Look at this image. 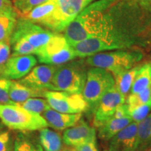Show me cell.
I'll return each instance as SVG.
<instances>
[{
  "mask_svg": "<svg viewBox=\"0 0 151 151\" xmlns=\"http://www.w3.org/2000/svg\"><path fill=\"white\" fill-rule=\"evenodd\" d=\"M112 0H97L87 6L64 30V36L69 44L97 36L99 24L106 9Z\"/></svg>",
  "mask_w": 151,
  "mask_h": 151,
  "instance_id": "cell-1",
  "label": "cell"
},
{
  "mask_svg": "<svg viewBox=\"0 0 151 151\" xmlns=\"http://www.w3.org/2000/svg\"><path fill=\"white\" fill-rule=\"evenodd\" d=\"M87 66L83 58L56 66L52 80V91L82 94L88 70Z\"/></svg>",
  "mask_w": 151,
  "mask_h": 151,
  "instance_id": "cell-2",
  "label": "cell"
},
{
  "mask_svg": "<svg viewBox=\"0 0 151 151\" xmlns=\"http://www.w3.org/2000/svg\"><path fill=\"white\" fill-rule=\"evenodd\" d=\"M143 58V54L140 50L122 49L94 54L88 57L86 62L90 67L106 69L114 76L132 69Z\"/></svg>",
  "mask_w": 151,
  "mask_h": 151,
  "instance_id": "cell-3",
  "label": "cell"
},
{
  "mask_svg": "<svg viewBox=\"0 0 151 151\" xmlns=\"http://www.w3.org/2000/svg\"><path fill=\"white\" fill-rule=\"evenodd\" d=\"M0 120L10 129L29 132L48 127L41 115L30 112L15 104L0 105Z\"/></svg>",
  "mask_w": 151,
  "mask_h": 151,
  "instance_id": "cell-4",
  "label": "cell"
},
{
  "mask_svg": "<svg viewBox=\"0 0 151 151\" xmlns=\"http://www.w3.org/2000/svg\"><path fill=\"white\" fill-rule=\"evenodd\" d=\"M114 86V77L109 71L98 67L88 69L82 92L83 97L89 106L88 111L93 113L101 97Z\"/></svg>",
  "mask_w": 151,
  "mask_h": 151,
  "instance_id": "cell-5",
  "label": "cell"
},
{
  "mask_svg": "<svg viewBox=\"0 0 151 151\" xmlns=\"http://www.w3.org/2000/svg\"><path fill=\"white\" fill-rule=\"evenodd\" d=\"M35 55L40 63L52 66L62 65L77 58L72 47L62 33H55Z\"/></svg>",
  "mask_w": 151,
  "mask_h": 151,
  "instance_id": "cell-6",
  "label": "cell"
},
{
  "mask_svg": "<svg viewBox=\"0 0 151 151\" xmlns=\"http://www.w3.org/2000/svg\"><path fill=\"white\" fill-rule=\"evenodd\" d=\"M45 98L50 109L60 113L76 114L86 112L89 109L82 94L47 90Z\"/></svg>",
  "mask_w": 151,
  "mask_h": 151,
  "instance_id": "cell-7",
  "label": "cell"
},
{
  "mask_svg": "<svg viewBox=\"0 0 151 151\" xmlns=\"http://www.w3.org/2000/svg\"><path fill=\"white\" fill-rule=\"evenodd\" d=\"M54 32L24 18H18L14 31L11 37L22 38L38 50L46 45Z\"/></svg>",
  "mask_w": 151,
  "mask_h": 151,
  "instance_id": "cell-8",
  "label": "cell"
},
{
  "mask_svg": "<svg viewBox=\"0 0 151 151\" xmlns=\"http://www.w3.org/2000/svg\"><path fill=\"white\" fill-rule=\"evenodd\" d=\"M126 98L117 90L116 86L104 94L93 111V125L99 128L114 116L117 109L125 102Z\"/></svg>",
  "mask_w": 151,
  "mask_h": 151,
  "instance_id": "cell-9",
  "label": "cell"
},
{
  "mask_svg": "<svg viewBox=\"0 0 151 151\" xmlns=\"http://www.w3.org/2000/svg\"><path fill=\"white\" fill-rule=\"evenodd\" d=\"M57 33L63 32L66 27L88 6L97 0H55Z\"/></svg>",
  "mask_w": 151,
  "mask_h": 151,
  "instance_id": "cell-10",
  "label": "cell"
},
{
  "mask_svg": "<svg viewBox=\"0 0 151 151\" xmlns=\"http://www.w3.org/2000/svg\"><path fill=\"white\" fill-rule=\"evenodd\" d=\"M37 64V59L33 55H11L0 73V78L20 80L27 76Z\"/></svg>",
  "mask_w": 151,
  "mask_h": 151,
  "instance_id": "cell-11",
  "label": "cell"
},
{
  "mask_svg": "<svg viewBox=\"0 0 151 151\" xmlns=\"http://www.w3.org/2000/svg\"><path fill=\"white\" fill-rule=\"evenodd\" d=\"M56 66L42 65L35 67L27 76L18 81L20 84L37 90H52V80Z\"/></svg>",
  "mask_w": 151,
  "mask_h": 151,
  "instance_id": "cell-12",
  "label": "cell"
},
{
  "mask_svg": "<svg viewBox=\"0 0 151 151\" xmlns=\"http://www.w3.org/2000/svg\"><path fill=\"white\" fill-rule=\"evenodd\" d=\"M55 11V1L48 0L46 2L38 6L22 18L29 20L52 32L57 33Z\"/></svg>",
  "mask_w": 151,
  "mask_h": 151,
  "instance_id": "cell-13",
  "label": "cell"
},
{
  "mask_svg": "<svg viewBox=\"0 0 151 151\" xmlns=\"http://www.w3.org/2000/svg\"><path fill=\"white\" fill-rule=\"evenodd\" d=\"M62 140L65 145L75 148L97 140V133L94 127L81 120L74 126L64 131Z\"/></svg>",
  "mask_w": 151,
  "mask_h": 151,
  "instance_id": "cell-14",
  "label": "cell"
},
{
  "mask_svg": "<svg viewBox=\"0 0 151 151\" xmlns=\"http://www.w3.org/2000/svg\"><path fill=\"white\" fill-rule=\"evenodd\" d=\"M137 122H131L111 138L107 151H137Z\"/></svg>",
  "mask_w": 151,
  "mask_h": 151,
  "instance_id": "cell-15",
  "label": "cell"
},
{
  "mask_svg": "<svg viewBox=\"0 0 151 151\" xmlns=\"http://www.w3.org/2000/svg\"><path fill=\"white\" fill-rule=\"evenodd\" d=\"M41 116L46 120L48 127L60 131L73 127L82 118V113L69 114L58 112L52 109H48Z\"/></svg>",
  "mask_w": 151,
  "mask_h": 151,
  "instance_id": "cell-16",
  "label": "cell"
},
{
  "mask_svg": "<svg viewBox=\"0 0 151 151\" xmlns=\"http://www.w3.org/2000/svg\"><path fill=\"white\" fill-rule=\"evenodd\" d=\"M132 122L133 120L129 116L122 117L113 116L110 120L98 128V137L101 140L109 141Z\"/></svg>",
  "mask_w": 151,
  "mask_h": 151,
  "instance_id": "cell-17",
  "label": "cell"
},
{
  "mask_svg": "<svg viewBox=\"0 0 151 151\" xmlns=\"http://www.w3.org/2000/svg\"><path fill=\"white\" fill-rule=\"evenodd\" d=\"M47 90H37L20 84L18 81H11L9 97L13 102L20 103L30 98L45 97Z\"/></svg>",
  "mask_w": 151,
  "mask_h": 151,
  "instance_id": "cell-18",
  "label": "cell"
},
{
  "mask_svg": "<svg viewBox=\"0 0 151 151\" xmlns=\"http://www.w3.org/2000/svg\"><path fill=\"white\" fill-rule=\"evenodd\" d=\"M19 18L13 6L0 11V42L10 39Z\"/></svg>",
  "mask_w": 151,
  "mask_h": 151,
  "instance_id": "cell-19",
  "label": "cell"
},
{
  "mask_svg": "<svg viewBox=\"0 0 151 151\" xmlns=\"http://www.w3.org/2000/svg\"><path fill=\"white\" fill-rule=\"evenodd\" d=\"M39 140L43 151H64V142L58 132L48 127L39 130Z\"/></svg>",
  "mask_w": 151,
  "mask_h": 151,
  "instance_id": "cell-20",
  "label": "cell"
},
{
  "mask_svg": "<svg viewBox=\"0 0 151 151\" xmlns=\"http://www.w3.org/2000/svg\"><path fill=\"white\" fill-rule=\"evenodd\" d=\"M140 66L136 65L129 70L124 71L113 76L115 79V86L117 90L125 98L131 91L132 86L135 80Z\"/></svg>",
  "mask_w": 151,
  "mask_h": 151,
  "instance_id": "cell-21",
  "label": "cell"
},
{
  "mask_svg": "<svg viewBox=\"0 0 151 151\" xmlns=\"http://www.w3.org/2000/svg\"><path fill=\"white\" fill-rule=\"evenodd\" d=\"M11 151H43L39 140L27 132H20L13 141Z\"/></svg>",
  "mask_w": 151,
  "mask_h": 151,
  "instance_id": "cell-22",
  "label": "cell"
},
{
  "mask_svg": "<svg viewBox=\"0 0 151 151\" xmlns=\"http://www.w3.org/2000/svg\"><path fill=\"white\" fill-rule=\"evenodd\" d=\"M137 151H146L151 147V112L137 124Z\"/></svg>",
  "mask_w": 151,
  "mask_h": 151,
  "instance_id": "cell-23",
  "label": "cell"
},
{
  "mask_svg": "<svg viewBox=\"0 0 151 151\" xmlns=\"http://www.w3.org/2000/svg\"><path fill=\"white\" fill-rule=\"evenodd\" d=\"M151 87V62L140 66L130 93H138Z\"/></svg>",
  "mask_w": 151,
  "mask_h": 151,
  "instance_id": "cell-24",
  "label": "cell"
},
{
  "mask_svg": "<svg viewBox=\"0 0 151 151\" xmlns=\"http://www.w3.org/2000/svg\"><path fill=\"white\" fill-rule=\"evenodd\" d=\"M10 45L12 53L11 55H27L37 53V50L32 45L22 38L10 37Z\"/></svg>",
  "mask_w": 151,
  "mask_h": 151,
  "instance_id": "cell-25",
  "label": "cell"
},
{
  "mask_svg": "<svg viewBox=\"0 0 151 151\" xmlns=\"http://www.w3.org/2000/svg\"><path fill=\"white\" fill-rule=\"evenodd\" d=\"M14 104L25 110L39 115H41L43 112L50 109L46 99L41 97L30 98L22 102Z\"/></svg>",
  "mask_w": 151,
  "mask_h": 151,
  "instance_id": "cell-26",
  "label": "cell"
},
{
  "mask_svg": "<svg viewBox=\"0 0 151 151\" xmlns=\"http://www.w3.org/2000/svg\"><path fill=\"white\" fill-rule=\"evenodd\" d=\"M48 1V0H14L12 1V5L19 18H22L38 6Z\"/></svg>",
  "mask_w": 151,
  "mask_h": 151,
  "instance_id": "cell-27",
  "label": "cell"
},
{
  "mask_svg": "<svg viewBox=\"0 0 151 151\" xmlns=\"http://www.w3.org/2000/svg\"><path fill=\"white\" fill-rule=\"evenodd\" d=\"M151 102V87L138 93H130L125 99L128 108Z\"/></svg>",
  "mask_w": 151,
  "mask_h": 151,
  "instance_id": "cell-28",
  "label": "cell"
},
{
  "mask_svg": "<svg viewBox=\"0 0 151 151\" xmlns=\"http://www.w3.org/2000/svg\"><path fill=\"white\" fill-rule=\"evenodd\" d=\"M127 106V105H126ZM127 108L128 115L131 117L133 122H139L145 119L151 112V102Z\"/></svg>",
  "mask_w": 151,
  "mask_h": 151,
  "instance_id": "cell-29",
  "label": "cell"
},
{
  "mask_svg": "<svg viewBox=\"0 0 151 151\" xmlns=\"http://www.w3.org/2000/svg\"><path fill=\"white\" fill-rule=\"evenodd\" d=\"M11 81L0 78V105L13 104L9 97V90Z\"/></svg>",
  "mask_w": 151,
  "mask_h": 151,
  "instance_id": "cell-30",
  "label": "cell"
},
{
  "mask_svg": "<svg viewBox=\"0 0 151 151\" xmlns=\"http://www.w3.org/2000/svg\"><path fill=\"white\" fill-rule=\"evenodd\" d=\"M9 39L0 42V73L2 70L4 66L11 56V49Z\"/></svg>",
  "mask_w": 151,
  "mask_h": 151,
  "instance_id": "cell-31",
  "label": "cell"
},
{
  "mask_svg": "<svg viewBox=\"0 0 151 151\" xmlns=\"http://www.w3.org/2000/svg\"><path fill=\"white\" fill-rule=\"evenodd\" d=\"M13 140L9 131L0 132V151H11Z\"/></svg>",
  "mask_w": 151,
  "mask_h": 151,
  "instance_id": "cell-32",
  "label": "cell"
},
{
  "mask_svg": "<svg viewBox=\"0 0 151 151\" xmlns=\"http://www.w3.org/2000/svg\"><path fill=\"white\" fill-rule=\"evenodd\" d=\"M72 149L73 151H99L97 148L96 141H90L89 143L76 146Z\"/></svg>",
  "mask_w": 151,
  "mask_h": 151,
  "instance_id": "cell-33",
  "label": "cell"
},
{
  "mask_svg": "<svg viewBox=\"0 0 151 151\" xmlns=\"http://www.w3.org/2000/svg\"><path fill=\"white\" fill-rule=\"evenodd\" d=\"M13 6L12 1L8 0H0V11Z\"/></svg>",
  "mask_w": 151,
  "mask_h": 151,
  "instance_id": "cell-34",
  "label": "cell"
},
{
  "mask_svg": "<svg viewBox=\"0 0 151 151\" xmlns=\"http://www.w3.org/2000/svg\"><path fill=\"white\" fill-rule=\"evenodd\" d=\"M135 1L141 6L146 7H150L151 6V0H132Z\"/></svg>",
  "mask_w": 151,
  "mask_h": 151,
  "instance_id": "cell-35",
  "label": "cell"
},
{
  "mask_svg": "<svg viewBox=\"0 0 151 151\" xmlns=\"http://www.w3.org/2000/svg\"><path fill=\"white\" fill-rule=\"evenodd\" d=\"M2 128H3V123L1 122V120H0V131H1Z\"/></svg>",
  "mask_w": 151,
  "mask_h": 151,
  "instance_id": "cell-36",
  "label": "cell"
},
{
  "mask_svg": "<svg viewBox=\"0 0 151 151\" xmlns=\"http://www.w3.org/2000/svg\"><path fill=\"white\" fill-rule=\"evenodd\" d=\"M64 151H73V149H65Z\"/></svg>",
  "mask_w": 151,
  "mask_h": 151,
  "instance_id": "cell-37",
  "label": "cell"
},
{
  "mask_svg": "<svg viewBox=\"0 0 151 151\" xmlns=\"http://www.w3.org/2000/svg\"><path fill=\"white\" fill-rule=\"evenodd\" d=\"M146 151H151V147H150V148H148V150H146Z\"/></svg>",
  "mask_w": 151,
  "mask_h": 151,
  "instance_id": "cell-38",
  "label": "cell"
},
{
  "mask_svg": "<svg viewBox=\"0 0 151 151\" xmlns=\"http://www.w3.org/2000/svg\"><path fill=\"white\" fill-rule=\"evenodd\" d=\"M8 1H14V0H8Z\"/></svg>",
  "mask_w": 151,
  "mask_h": 151,
  "instance_id": "cell-39",
  "label": "cell"
},
{
  "mask_svg": "<svg viewBox=\"0 0 151 151\" xmlns=\"http://www.w3.org/2000/svg\"><path fill=\"white\" fill-rule=\"evenodd\" d=\"M105 151H107V150H105Z\"/></svg>",
  "mask_w": 151,
  "mask_h": 151,
  "instance_id": "cell-40",
  "label": "cell"
}]
</instances>
